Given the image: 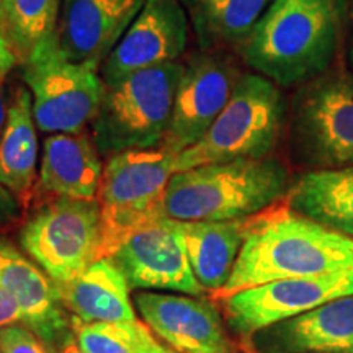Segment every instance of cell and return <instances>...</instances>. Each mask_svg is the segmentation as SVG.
Instances as JSON below:
<instances>
[{
	"instance_id": "obj_28",
	"label": "cell",
	"mask_w": 353,
	"mask_h": 353,
	"mask_svg": "<svg viewBox=\"0 0 353 353\" xmlns=\"http://www.w3.org/2000/svg\"><path fill=\"white\" fill-rule=\"evenodd\" d=\"M20 322L25 324L23 311L7 291L0 288V329L12 324H20Z\"/></svg>"
},
{
	"instance_id": "obj_26",
	"label": "cell",
	"mask_w": 353,
	"mask_h": 353,
	"mask_svg": "<svg viewBox=\"0 0 353 353\" xmlns=\"http://www.w3.org/2000/svg\"><path fill=\"white\" fill-rule=\"evenodd\" d=\"M0 352L2 353H59L48 345L39 335L23 322L0 329Z\"/></svg>"
},
{
	"instance_id": "obj_13",
	"label": "cell",
	"mask_w": 353,
	"mask_h": 353,
	"mask_svg": "<svg viewBox=\"0 0 353 353\" xmlns=\"http://www.w3.org/2000/svg\"><path fill=\"white\" fill-rule=\"evenodd\" d=\"M190 19L182 0H145L130 28L100 65L105 85L113 87L131 74L179 63L188 44Z\"/></svg>"
},
{
	"instance_id": "obj_1",
	"label": "cell",
	"mask_w": 353,
	"mask_h": 353,
	"mask_svg": "<svg viewBox=\"0 0 353 353\" xmlns=\"http://www.w3.org/2000/svg\"><path fill=\"white\" fill-rule=\"evenodd\" d=\"M348 0H273L239 51L247 68L280 88L332 69L345 43Z\"/></svg>"
},
{
	"instance_id": "obj_19",
	"label": "cell",
	"mask_w": 353,
	"mask_h": 353,
	"mask_svg": "<svg viewBox=\"0 0 353 353\" xmlns=\"http://www.w3.org/2000/svg\"><path fill=\"white\" fill-rule=\"evenodd\" d=\"M65 311L83 322L138 321L130 298V285L110 259L92 263L69 283H54Z\"/></svg>"
},
{
	"instance_id": "obj_25",
	"label": "cell",
	"mask_w": 353,
	"mask_h": 353,
	"mask_svg": "<svg viewBox=\"0 0 353 353\" xmlns=\"http://www.w3.org/2000/svg\"><path fill=\"white\" fill-rule=\"evenodd\" d=\"M63 0H7L0 19L6 23L3 34L21 59L39 43L57 34Z\"/></svg>"
},
{
	"instance_id": "obj_2",
	"label": "cell",
	"mask_w": 353,
	"mask_h": 353,
	"mask_svg": "<svg viewBox=\"0 0 353 353\" xmlns=\"http://www.w3.org/2000/svg\"><path fill=\"white\" fill-rule=\"evenodd\" d=\"M353 270V237L334 231L288 205H276L250 218L224 299L237 291L283 278L321 276Z\"/></svg>"
},
{
	"instance_id": "obj_8",
	"label": "cell",
	"mask_w": 353,
	"mask_h": 353,
	"mask_svg": "<svg viewBox=\"0 0 353 353\" xmlns=\"http://www.w3.org/2000/svg\"><path fill=\"white\" fill-rule=\"evenodd\" d=\"M21 61V77L32 94L39 131L83 132L90 126L107 90L99 68L69 59L57 34L39 43Z\"/></svg>"
},
{
	"instance_id": "obj_32",
	"label": "cell",
	"mask_w": 353,
	"mask_h": 353,
	"mask_svg": "<svg viewBox=\"0 0 353 353\" xmlns=\"http://www.w3.org/2000/svg\"><path fill=\"white\" fill-rule=\"evenodd\" d=\"M6 3H7V0H0V15H2L3 7H6Z\"/></svg>"
},
{
	"instance_id": "obj_12",
	"label": "cell",
	"mask_w": 353,
	"mask_h": 353,
	"mask_svg": "<svg viewBox=\"0 0 353 353\" xmlns=\"http://www.w3.org/2000/svg\"><path fill=\"white\" fill-rule=\"evenodd\" d=\"M242 74L231 57L216 51L185 63L162 148L176 156L196 144L228 105Z\"/></svg>"
},
{
	"instance_id": "obj_30",
	"label": "cell",
	"mask_w": 353,
	"mask_h": 353,
	"mask_svg": "<svg viewBox=\"0 0 353 353\" xmlns=\"http://www.w3.org/2000/svg\"><path fill=\"white\" fill-rule=\"evenodd\" d=\"M345 57L350 70H353V0H348L347 10V30H345Z\"/></svg>"
},
{
	"instance_id": "obj_27",
	"label": "cell",
	"mask_w": 353,
	"mask_h": 353,
	"mask_svg": "<svg viewBox=\"0 0 353 353\" xmlns=\"http://www.w3.org/2000/svg\"><path fill=\"white\" fill-rule=\"evenodd\" d=\"M19 63V54L13 50L12 43L0 30V134H2L3 126L7 123V101H6V83L8 79V74Z\"/></svg>"
},
{
	"instance_id": "obj_7",
	"label": "cell",
	"mask_w": 353,
	"mask_h": 353,
	"mask_svg": "<svg viewBox=\"0 0 353 353\" xmlns=\"http://www.w3.org/2000/svg\"><path fill=\"white\" fill-rule=\"evenodd\" d=\"M294 157L311 170L353 165V70L330 69L298 87L288 113Z\"/></svg>"
},
{
	"instance_id": "obj_22",
	"label": "cell",
	"mask_w": 353,
	"mask_h": 353,
	"mask_svg": "<svg viewBox=\"0 0 353 353\" xmlns=\"http://www.w3.org/2000/svg\"><path fill=\"white\" fill-rule=\"evenodd\" d=\"M286 196L293 211L353 237V165L309 170L291 185Z\"/></svg>"
},
{
	"instance_id": "obj_5",
	"label": "cell",
	"mask_w": 353,
	"mask_h": 353,
	"mask_svg": "<svg viewBox=\"0 0 353 353\" xmlns=\"http://www.w3.org/2000/svg\"><path fill=\"white\" fill-rule=\"evenodd\" d=\"M183 69V63H169L139 70L107 87L90 123V136L101 156L161 148Z\"/></svg>"
},
{
	"instance_id": "obj_23",
	"label": "cell",
	"mask_w": 353,
	"mask_h": 353,
	"mask_svg": "<svg viewBox=\"0 0 353 353\" xmlns=\"http://www.w3.org/2000/svg\"><path fill=\"white\" fill-rule=\"evenodd\" d=\"M273 0H182L203 51L236 46L249 38Z\"/></svg>"
},
{
	"instance_id": "obj_33",
	"label": "cell",
	"mask_w": 353,
	"mask_h": 353,
	"mask_svg": "<svg viewBox=\"0 0 353 353\" xmlns=\"http://www.w3.org/2000/svg\"><path fill=\"white\" fill-rule=\"evenodd\" d=\"M161 353H172V352H169V350H167V348H165V350H164V352H161Z\"/></svg>"
},
{
	"instance_id": "obj_6",
	"label": "cell",
	"mask_w": 353,
	"mask_h": 353,
	"mask_svg": "<svg viewBox=\"0 0 353 353\" xmlns=\"http://www.w3.org/2000/svg\"><path fill=\"white\" fill-rule=\"evenodd\" d=\"M175 159L162 145L108 157L97 193L101 224L99 260L112 257L139 228L167 216L164 198L176 172Z\"/></svg>"
},
{
	"instance_id": "obj_24",
	"label": "cell",
	"mask_w": 353,
	"mask_h": 353,
	"mask_svg": "<svg viewBox=\"0 0 353 353\" xmlns=\"http://www.w3.org/2000/svg\"><path fill=\"white\" fill-rule=\"evenodd\" d=\"M74 341L82 353H161L165 350L139 321L83 322L70 321Z\"/></svg>"
},
{
	"instance_id": "obj_16",
	"label": "cell",
	"mask_w": 353,
	"mask_h": 353,
	"mask_svg": "<svg viewBox=\"0 0 353 353\" xmlns=\"http://www.w3.org/2000/svg\"><path fill=\"white\" fill-rule=\"evenodd\" d=\"M257 353H353V293L259 330Z\"/></svg>"
},
{
	"instance_id": "obj_18",
	"label": "cell",
	"mask_w": 353,
	"mask_h": 353,
	"mask_svg": "<svg viewBox=\"0 0 353 353\" xmlns=\"http://www.w3.org/2000/svg\"><path fill=\"white\" fill-rule=\"evenodd\" d=\"M103 165L85 132H59L43 141L38 187L51 196L97 200Z\"/></svg>"
},
{
	"instance_id": "obj_20",
	"label": "cell",
	"mask_w": 353,
	"mask_h": 353,
	"mask_svg": "<svg viewBox=\"0 0 353 353\" xmlns=\"http://www.w3.org/2000/svg\"><path fill=\"white\" fill-rule=\"evenodd\" d=\"M33 114L32 94L19 87L12 97L7 123L0 134V187L26 203L38 176L39 144Z\"/></svg>"
},
{
	"instance_id": "obj_34",
	"label": "cell",
	"mask_w": 353,
	"mask_h": 353,
	"mask_svg": "<svg viewBox=\"0 0 353 353\" xmlns=\"http://www.w3.org/2000/svg\"><path fill=\"white\" fill-rule=\"evenodd\" d=\"M0 353H2V352H0Z\"/></svg>"
},
{
	"instance_id": "obj_11",
	"label": "cell",
	"mask_w": 353,
	"mask_h": 353,
	"mask_svg": "<svg viewBox=\"0 0 353 353\" xmlns=\"http://www.w3.org/2000/svg\"><path fill=\"white\" fill-rule=\"evenodd\" d=\"M110 260L132 290L175 291L198 298L205 294L190 265L182 223L169 216L132 232Z\"/></svg>"
},
{
	"instance_id": "obj_17",
	"label": "cell",
	"mask_w": 353,
	"mask_h": 353,
	"mask_svg": "<svg viewBox=\"0 0 353 353\" xmlns=\"http://www.w3.org/2000/svg\"><path fill=\"white\" fill-rule=\"evenodd\" d=\"M0 288L23 311L25 325L61 352L72 332L68 329L70 322L57 298L54 283L32 259L25 257L6 239H0Z\"/></svg>"
},
{
	"instance_id": "obj_15",
	"label": "cell",
	"mask_w": 353,
	"mask_h": 353,
	"mask_svg": "<svg viewBox=\"0 0 353 353\" xmlns=\"http://www.w3.org/2000/svg\"><path fill=\"white\" fill-rule=\"evenodd\" d=\"M144 3L145 0H63L57 38L64 54L100 69Z\"/></svg>"
},
{
	"instance_id": "obj_21",
	"label": "cell",
	"mask_w": 353,
	"mask_h": 353,
	"mask_svg": "<svg viewBox=\"0 0 353 353\" xmlns=\"http://www.w3.org/2000/svg\"><path fill=\"white\" fill-rule=\"evenodd\" d=\"M249 221H180L190 265L205 291L214 294L228 283L244 245Z\"/></svg>"
},
{
	"instance_id": "obj_3",
	"label": "cell",
	"mask_w": 353,
	"mask_h": 353,
	"mask_svg": "<svg viewBox=\"0 0 353 353\" xmlns=\"http://www.w3.org/2000/svg\"><path fill=\"white\" fill-rule=\"evenodd\" d=\"M290 188V172L280 159H237L175 172L164 210L183 223L252 218L275 206Z\"/></svg>"
},
{
	"instance_id": "obj_31",
	"label": "cell",
	"mask_w": 353,
	"mask_h": 353,
	"mask_svg": "<svg viewBox=\"0 0 353 353\" xmlns=\"http://www.w3.org/2000/svg\"><path fill=\"white\" fill-rule=\"evenodd\" d=\"M59 353H82L81 348H79V345L76 343V341H74V335L68 337V341H65L63 343V347H61Z\"/></svg>"
},
{
	"instance_id": "obj_4",
	"label": "cell",
	"mask_w": 353,
	"mask_h": 353,
	"mask_svg": "<svg viewBox=\"0 0 353 353\" xmlns=\"http://www.w3.org/2000/svg\"><path fill=\"white\" fill-rule=\"evenodd\" d=\"M281 88L257 72L242 74L228 105L196 144L176 154V172L237 159L270 157L288 123Z\"/></svg>"
},
{
	"instance_id": "obj_10",
	"label": "cell",
	"mask_w": 353,
	"mask_h": 353,
	"mask_svg": "<svg viewBox=\"0 0 353 353\" xmlns=\"http://www.w3.org/2000/svg\"><path fill=\"white\" fill-rule=\"evenodd\" d=\"M352 293L353 270L321 276L283 278L237 291L221 301L232 332L250 339L259 330Z\"/></svg>"
},
{
	"instance_id": "obj_14",
	"label": "cell",
	"mask_w": 353,
	"mask_h": 353,
	"mask_svg": "<svg viewBox=\"0 0 353 353\" xmlns=\"http://www.w3.org/2000/svg\"><path fill=\"white\" fill-rule=\"evenodd\" d=\"M134 303L144 324L176 353H232L219 311L208 299L141 291Z\"/></svg>"
},
{
	"instance_id": "obj_29",
	"label": "cell",
	"mask_w": 353,
	"mask_h": 353,
	"mask_svg": "<svg viewBox=\"0 0 353 353\" xmlns=\"http://www.w3.org/2000/svg\"><path fill=\"white\" fill-rule=\"evenodd\" d=\"M20 210V201L8 190L0 187V228L6 226L17 218Z\"/></svg>"
},
{
	"instance_id": "obj_9",
	"label": "cell",
	"mask_w": 353,
	"mask_h": 353,
	"mask_svg": "<svg viewBox=\"0 0 353 353\" xmlns=\"http://www.w3.org/2000/svg\"><path fill=\"white\" fill-rule=\"evenodd\" d=\"M100 237L99 201L52 196L26 219L20 245L52 283H69L99 260Z\"/></svg>"
}]
</instances>
